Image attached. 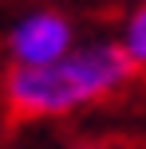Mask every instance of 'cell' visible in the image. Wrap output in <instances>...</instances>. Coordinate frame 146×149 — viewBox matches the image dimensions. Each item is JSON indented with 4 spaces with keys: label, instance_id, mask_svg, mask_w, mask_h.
<instances>
[{
    "label": "cell",
    "instance_id": "3",
    "mask_svg": "<svg viewBox=\"0 0 146 149\" xmlns=\"http://www.w3.org/2000/svg\"><path fill=\"white\" fill-rule=\"evenodd\" d=\"M123 51L134 59V67H146V4L134 8L123 28Z\"/></svg>",
    "mask_w": 146,
    "mask_h": 149
},
{
    "label": "cell",
    "instance_id": "1",
    "mask_svg": "<svg viewBox=\"0 0 146 149\" xmlns=\"http://www.w3.org/2000/svg\"><path fill=\"white\" fill-rule=\"evenodd\" d=\"M134 71L138 67L123 51V43H87L47 67H8L0 82V102L8 122L63 118L87 102L123 90Z\"/></svg>",
    "mask_w": 146,
    "mask_h": 149
},
{
    "label": "cell",
    "instance_id": "2",
    "mask_svg": "<svg viewBox=\"0 0 146 149\" xmlns=\"http://www.w3.org/2000/svg\"><path fill=\"white\" fill-rule=\"evenodd\" d=\"M71 39H75V28L67 16L51 12V8L32 12L8 31V59H12V67H47L75 51Z\"/></svg>",
    "mask_w": 146,
    "mask_h": 149
},
{
    "label": "cell",
    "instance_id": "4",
    "mask_svg": "<svg viewBox=\"0 0 146 149\" xmlns=\"http://www.w3.org/2000/svg\"><path fill=\"white\" fill-rule=\"evenodd\" d=\"M75 149H107V145H75Z\"/></svg>",
    "mask_w": 146,
    "mask_h": 149
}]
</instances>
